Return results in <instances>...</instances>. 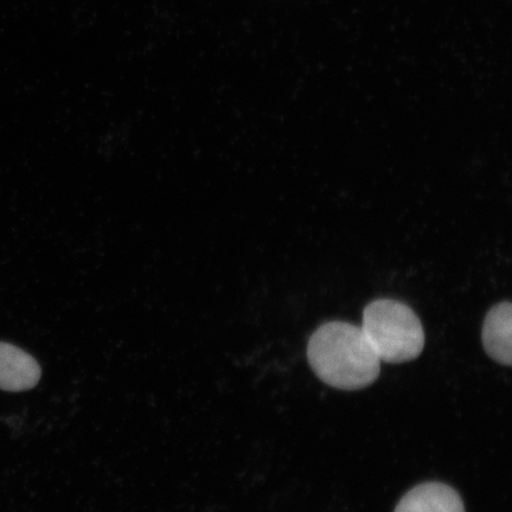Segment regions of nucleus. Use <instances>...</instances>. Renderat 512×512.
Listing matches in <instances>:
<instances>
[{
	"label": "nucleus",
	"mask_w": 512,
	"mask_h": 512,
	"mask_svg": "<svg viewBox=\"0 0 512 512\" xmlns=\"http://www.w3.org/2000/svg\"><path fill=\"white\" fill-rule=\"evenodd\" d=\"M307 360L319 379L336 389L369 387L381 373L380 358L361 326L345 322H329L313 332Z\"/></svg>",
	"instance_id": "nucleus-1"
},
{
	"label": "nucleus",
	"mask_w": 512,
	"mask_h": 512,
	"mask_svg": "<svg viewBox=\"0 0 512 512\" xmlns=\"http://www.w3.org/2000/svg\"><path fill=\"white\" fill-rule=\"evenodd\" d=\"M361 328L381 362H411L425 348V331L411 307L393 299H377L363 312Z\"/></svg>",
	"instance_id": "nucleus-2"
},
{
	"label": "nucleus",
	"mask_w": 512,
	"mask_h": 512,
	"mask_svg": "<svg viewBox=\"0 0 512 512\" xmlns=\"http://www.w3.org/2000/svg\"><path fill=\"white\" fill-rule=\"evenodd\" d=\"M41 367L34 357L8 343H0V389L24 392L41 379Z\"/></svg>",
	"instance_id": "nucleus-3"
},
{
	"label": "nucleus",
	"mask_w": 512,
	"mask_h": 512,
	"mask_svg": "<svg viewBox=\"0 0 512 512\" xmlns=\"http://www.w3.org/2000/svg\"><path fill=\"white\" fill-rule=\"evenodd\" d=\"M394 512H465L462 497L450 485L430 482L415 486Z\"/></svg>",
	"instance_id": "nucleus-4"
},
{
	"label": "nucleus",
	"mask_w": 512,
	"mask_h": 512,
	"mask_svg": "<svg viewBox=\"0 0 512 512\" xmlns=\"http://www.w3.org/2000/svg\"><path fill=\"white\" fill-rule=\"evenodd\" d=\"M512 306L510 302L499 303L486 315L482 339L486 354L492 360L511 366L512 352Z\"/></svg>",
	"instance_id": "nucleus-5"
}]
</instances>
